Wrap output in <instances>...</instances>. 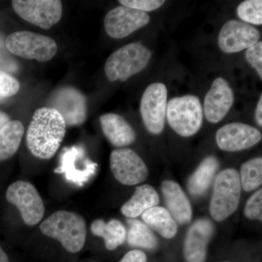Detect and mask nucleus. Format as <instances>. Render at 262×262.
Wrapping results in <instances>:
<instances>
[{"mask_svg":"<svg viewBox=\"0 0 262 262\" xmlns=\"http://www.w3.org/2000/svg\"><path fill=\"white\" fill-rule=\"evenodd\" d=\"M67 125L54 108L36 110L27 133V144L31 153L41 160H49L56 154L64 139Z\"/></svg>","mask_w":262,"mask_h":262,"instance_id":"1","label":"nucleus"},{"mask_svg":"<svg viewBox=\"0 0 262 262\" xmlns=\"http://www.w3.org/2000/svg\"><path fill=\"white\" fill-rule=\"evenodd\" d=\"M159 202V194L154 188L144 184L136 188L130 199L122 206L121 212L127 218L136 219L149 208L158 206Z\"/></svg>","mask_w":262,"mask_h":262,"instance_id":"20","label":"nucleus"},{"mask_svg":"<svg viewBox=\"0 0 262 262\" xmlns=\"http://www.w3.org/2000/svg\"><path fill=\"white\" fill-rule=\"evenodd\" d=\"M7 201L16 207L24 223L37 225L42 220L45 206L42 198L32 184L25 181H17L10 184L5 194Z\"/></svg>","mask_w":262,"mask_h":262,"instance_id":"7","label":"nucleus"},{"mask_svg":"<svg viewBox=\"0 0 262 262\" xmlns=\"http://www.w3.org/2000/svg\"><path fill=\"white\" fill-rule=\"evenodd\" d=\"M234 99L228 82L222 77L215 79L204 99L203 111L207 120L211 123L222 121L232 107Z\"/></svg>","mask_w":262,"mask_h":262,"instance_id":"15","label":"nucleus"},{"mask_svg":"<svg viewBox=\"0 0 262 262\" xmlns=\"http://www.w3.org/2000/svg\"><path fill=\"white\" fill-rule=\"evenodd\" d=\"M20 82L14 77L0 70V97L8 98L15 96L20 91Z\"/></svg>","mask_w":262,"mask_h":262,"instance_id":"28","label":"nucleus"},{"mask_svg":"<svg viewBox=\"0 0 262 262\" xmlns=\"http://www.w3.org/2000/svg\"><path fill=\"white\" fill-rule=\"evenodd\" d=\"M161 189L167 210L174 220L180 225L189 223L192 220V206L179 184L165 180L162 183Z\"/></svg>","mask_w":262,"mask_h":262,"instance_id":"18","label":"nucleus"},{"mask_svg":"<svg viewBox=\"0 0 262 262\" xmlns=\"http://www.w3.org/2000/svg\"><path fill=\"white\" fill-rule=\"evenodd\" d=\"M220 164L215 157L205 158L191 176L188 182V190L194 196L204 194L211 185Z\"/></svg>","mask_w":262,"mask_h":262,"instance_id":"23","label":"nucleus"},{"mask_svg":"<svg viewBox=\"0 0 262 262\" xmlns=\"http://www.w3.org/2000/svg\"><path fill=\"white\" fill-rule=\"evenodd\" d=\"M11 121L10 118L6 113L0 111V129L3 128L5 125Z\"/></svg>","mask_w":262,"mask_h":262,"instance_id":"34","label":"nucleus"},{"mask_svg":"<svg viewBox=\"0 0 262 262\" xmlns=\"http://www.w3.org/2000/svg\"><path fill=\"white\" fill-rule=\"evenodd\" d=\"M245 215L251 220L261 221L262 190L259 189L253 194L246 203L244 210Z\"/></svg>","mask_w":262,"mask_h":262,"instance_id":"29","label":"nucleus"},{"mask_svg":"<svg viewBox=\"0 0 262 262\" xmlns=\"http://www.w3.org/2000/svg\"><path fill=\"white\" fill-rule=\"evenodd\" d=\"M241 188L239 173L235 169H225L216 176L210 203L213 220L222 222L233 214L238 208Z\"/></svg>","mask_w":262,"mask_h":262,"instance_id":"4","label":"nucleus"},{"mask_svg":"<svg viewBox=\"0 0 262 262\" xmlns=\"http://www.w3.org/2000/svg\"><path fill=\"white\" fill-rule=\"evenodd\" d=\"M85 157V152L82 146H74L65 149L62 155L61 164L56 169L57 173H63L66 178L77 185H84L96 172L97 165L82 168L94 164Z\"/></svg>","mask_w":262,"mask_h":262,"instance_id":"16","label":"nucleus"},{"mask_svg":"<svg viewBox=\"0 0 262 262\" xmlns=\"http://www.w3.org/2000/svg\"><path fill=\"white\" fill-rule=\"evenodd\" d=\"M5 46L11 54L39 62L51 61L58 52V46L53 38L28 31L10 34Z\"/></svg>","mask_w":262,"mask_h":262,"instance_id":"6","label":"nucleus"},{"mask_svg":"<svg viewBox=\"0 0 262 262\" xmlns=\"http://www.w3.org/2000/svg\"><path fill=\"white\" fill-rule=\"evenodd\" d=\"M213 231V225L208 219L198 220L191 226L184 244V257L187 262L206 261L207 247Z\"/></svg>","mask_w":262,"mask_h":262,"instance_id":"17","label":"nucleus"},{"mask_svg":"<svg viewBox=\"0 0 262 262\" xmlns=\"http://www.w3.org/2000/svg\"><path fill=\"white\" fill-rule=\"evenodd\" d=\"M166 117L170 126L179 136L194 135L203 125V107L199 98L188 95L172 98L167 104Z\"/></svg>","mask_w":262,"mask_h":262,"instance_id":"5","label":"nucleus"},{"mask_svg":"<svg viewBox=\"0 0 262 262\" xmlns=\"http://www.w3.org/2000/svg\"><path fill=\"white\" fill-rule=\"evenodd\" d=\"M259 38V32L253 26L239 20H230L221 29L218 44L224 53H238L256 44Z\"/></svg>","mask_w":262,"mask_h":262,"instance_id":"13","label":"nucleus"},{"mask_svg":"<svg viewBox=\"0 0 262 262\" xmlns=\"http://www.w3.org/2000/svg\"><path fill=\"white\" fill-rule=\"evenodd\" d=\"M120 3L123 6L133 8L140 11H153L163 6L165 1L164 0H120Z\"/></svg>","mask_w":262,"mask_h":262,"instance_id":"30","label":"nucleus"},{"mask_svg":"<svg viewBox=\"0 0 262 262\" xmlns=\"http://www.w3.org/2000/svg\"><path fill=\"white\" fill-rule=\"evenodd\" d=\"M91 230L94 235L103 239L105 247L110 251L116 249L126 239V229L117 220H111L107 223L102 220H95L91 224Z\"/></svg>","mask_w":262,"mask_h":262,"instance_id":"22","label":"nucleus"},{"mask_svg":"<svg viewBox=\"0 0 262 262\" xmlns=\"http://www.w3.org/2000/svg\"><path fill=\"white\" fill-rule=\"evenodd\" d=\"M147 258L145 253L140 250H132L122 257L120 262H146Z\"/></svg>","mask_w":262,"mask_h":262,"instance_id":"32","label":"nucleus"},{"mask_svg":"<svg viewBox=\"0 0 262 262\" xmlns=\"http://www.w3.org/2000/svg\"><path fill=\"white\" fill-rule=\"evenodd\" d=\"M241 187L246 192L257 189L262 183V158H254L243 164L239 173Z\"/></svg>","mask_w":262,"mask_h":262,"instance_id":"26","label":"nucleus"},{"mask_svg":"<svg viewBox=\"0 0 262 262\" xmlns=\"http://www.w3.org/2000/svg\"><path fill=\"white\" fill-rule=\"evenodd\" d=\"M126 239L127 243L134 247L155 249L158 246V241L154 232L144 222L128 219L127 221Z\"/></svg>","mask_w":262,"mask_h":262,"instance_id":"25","label":"nucleus"},{"mask_svg":"<svg viewBox=\"0 0 262 262\" xmlns=\"http://www.w3.org/2000/svg\"><path fill=\"white\" fill-rule=\"evenodd\" d=\"M151 57V51L144 45L130 43L110 55L105 63V75L110 82H124L144 70Z\"/></svg>","mask_w":262,"mask_h":262,"instance_id":"3","label":"nucleus"},{"mask_svg":"<svg viewBox=\"0 0 262 262\" xmlns=\"http://www.w3.org/2000/svg\"><path fill=\"white\" fill-rule=\"evenodd\" d=\"M141 218L150 229L166 239L175 237L178 225L166 208L155 206L141 214Z\"/></svg>","mask_w":262,"mask_h":262,"instance_id":"21","label":"nucleus"},{"mask_svg":"<svg viewBox=\"0 0 262 262\" xmlns=\"http://www.w3.org/2000/svg\"><path fill=\"white\" fill-rule=\"evenodd\" d=\"M167 98L166 86L160 82L148 86L141 97V115L144 126L150 134L158 135L165 127Z\"/></svg>","mask_w":262,"mask_h":262,"instance_id":"10","label":"nucleus"},{"mask_svg":"<svg viewBox=\"0 0 262 262\" xmlns=\"http://www.w3.org/2000/svg\"><path fill=\"white\" fill-rule=\"evenodd\" d=\"M261 134L256 127L234 122L221 127L215 135L217 145L226 151H238L249 149L261 140Z\"/></svg>","mask_w":262,"mask_h":262,"instance_id":"14","label":"nucleus"},{"mask_svg":"<svg viewBox=\"0 0 262 262\" xmlns=\"http://www.w3.org/2000/svg\"><path fill=\"white\" fill-rule=\"evenodd\" d=\"M48 107L54 108L61 115L67 126H80L87 119L85 96L71 86L56 90L48 100Z\"/></svg>","mask_w":262,"mask_h":262,"instance_id":"8","label":"nucleus"},{"mask_svg":"<svg viewBox=\"0 0 262 262\" xmlns=\"http://www.w3.org/2000/svg\"><path fill=\"white\" fill-rule=\"evenodd\" d=\"M225 262H227V261H225Z\"/></svg>","mask_w":262,"mask_h":262,"instance_id":"36","label":"nucleus"},{"mask_svg":"<svg viewBox=\"0 0 262 262\" xmlns=\"http://www.w3.org/2000/svg\"><path fill=\"white\" fill-rule=\"evenodd\" d=\"M41 232L56 239L68 252H80L85 244L87 228L83 217L75 212L58 211L44 221Z\"/></svg>","mask_w":262,"mask_h":262,"instance_id":"2","label":"nucleus"},{"mask_svg":"<svg viewBox=\"0 0 262 262\" xmlns=\"http://www.w3.org/2000/svg\"><path fill=\"white\" fill-rule=\"evenodd\" d=\"M110 169L115 178L127 186L140 184L149 175L144 160L129 148H118L113 151L110 155Z\"/></svg>","mask_w":262,"mask_h":262,"instance_id":"11","label":"nucleus"},{"mask_svg":"<svg viewBox=\"0 0 262 262\" xmlns=\"http://www.w3.org/2000/svg\"><path fill=\"white\" fill-rule=\"evenodd\" d=\"M246 58L250 65L255 69L262 80V42H256L248 48L246 53Z\"/></svg>","mask_w":262,"mask_h":262,"instance_id":"31","label":"nucleus"},{"mask_svg":"<svg viewBox=\"0 0 262 262\" xmlns=\"http://www.w3.org/2000/svg\"><path fill=\"white\" fill-rule=\"evenodd\" d=\"M237 15L243 22L253 25L262 24L261 0H246L237 7Z\"/></svg>","mask_w":262,"mask_h":262,"instance_id":"27","label":"nucleus"},{"mask_svg":"<svg viewBox=\"0 0 262 262\" xmlns=\"http://www.w3.org/2000/svg\"><path fill=\"white\" fill-rule=\"evenodd\" d=\"M12 6L24 20L46 30L58 24L63 13L59 0H14Z\"/></svg>","mask_w":262,"mask_h":262,"instance_id":"9","label":"nucleus"},{"mask_svg":"<svg viewBox=\"0 0 262 262\" xmlns=\"http://www.w3.org/2000/svg\"><path fill=\"white\" fill-rule=\"evenodd\" d=\"M24 131L23 123L18 120H11L0 129V162L14 156L21 143Z\"/></svg>","mask_w":262,"mask_h":262,"instance_id":"24","label":"nucleus"},{"mask_svg":"<svg viewBox=\"0 0 262 262\" xmlns=\"http://www.w3.org/2000/svg\"><path fill=\"white\" fill-rule=\"evenodd\" d=\"M0 262H10L8 254L0 246Z\"/></svg>","mask_w":262,"mask_h":262,"instance_id":"35","label":"nucleus"},{"mask_svg":"<svg viewBox=\"0 0 262 262\" xmlns=\"http://www.w3.org/2000/svg\"><path fill=\"white\" fill-rule=\"evenodd\" d=\"M103 134L113 146L125 148L135 142L136 134L128 122L117 114L108 113L100 117Z\"/></svg>","mask_w":262,"mask_h":262,"instance_id":"19","label":"nucleus"},{"mask_svg":"<svg viewBox=\"0 0 262 262\" xmlns=\"http://www.w3.org/2000/svg\"><path fill=\"white\" fill-rule=\"evenodd\" d=\"M256 122L260 127L262 126V95L260 96L259 101L256 106V112H255Z\"/></svg>","mask_w":262,"mask_h":262,"instance_id":"33","label":"nucleus"},{"mask_svg":"<svg viewBox=\"0 0 262 262\" xmlns=\"http://www.w3.org/2000/svg\"><path fill=\"white\" fill-rule=\"evenodd\" d=\"M147 13L120 5L108 12L104 18L106 34L114 39H122L149 23Z\"/></svg>","mask_w":262,"mask_h":262,"instance_id":"12","label":"nucleus"}]
</instances>
